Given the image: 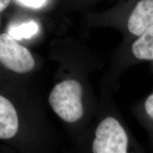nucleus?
<instances>
[{"mask_svg": "<svg viewBox=\"0 0 153 153\" xmlns=\"http://www.w3.org/2000/svg\"><path fill=\"white\" fill-rule=\"evenodd\" d=\"M82 88L74 79L65 80L57 84L49 96V104L55 114L68 123L78 121L83 116Z\"/></svg>", "mask_w": 153, "mask_h": 153, "instance_id": "1", "label": "nucleus"}, {"mask_svg": "<svg viewBox=\"0 0 153 153\" xmlns=\"http://www.w3.org/2000/svg\"><path fill=\"white\" fill-rule=\"evenodd\" d=\"M128 138L126 132L116 118L107 117L97 126L92 143L94 153L127 152Z\"/></svg>", "mask_w": 153, "mask_h": 153, "instance_id": "2", "label": "nucleus"}, {"mask_svg": "<svg viewBox=\"0 0 153 153\" xmlns=\"http://www.w3.org/2000/svg\"><path fill=\"white\" fill-rule=\"evenodd\" d=\"M0 63L11 71L24 74L35 67L33 55L9 33L0 34Z\"/></svg>", "mask_w": 153, "mask_h": 153, "instance_id": "3", "label": "nucleus"}, {"mask_svg": "<svg viewBox=\"0 0 153 153\" xmlns=\"http://www.w3.org/2000/svg\"><path fill=\"white\" fill-rule=\"evenodd\" d=\"M130 33L138 37L153 25V0H135L126 19Z\"/></svg>", "mask_w": 153, "mask_h": 153, "instance_id": "4", "label": "nucleus"}, {"mask_svg": "<svg viewBox=\"0 0 153 153\" xmlns=\"http://www.w3.org/2000/svg\"><path fill=\"white\" fill-rule=\"evenodd\" d=\"M19 118L11 101L0 95V139H10L18 132Z\"/></svg>", "mask_w": 153, "mask_h": 153, "instance_id": "5", "label": "nucleus"}, {"mask_svg": "<svg viewBox=\"0 0 153 153\" xmlns=\"http://www.w3.org/2000/svg\"><path fill=\"white\" fill-rule=\"evenodd\" d=\"M132 52L138 60L153 61V25L137 37L132 45Z\"/></svg>", "mask_w": 153, "mask_h": 153, "instance_id": "6", "label": "nucleus"}, {"mask_svg": "<svg viewBox=\"0 0 153 153\" xmlns=\"http://www.w3.org/2000/svg\"><path fill=\"white\" fill-rule=\"evenodd\" d=\"M38 30H39V26L37 23L33 21H30L19 26H12L9 28L8 33L16 41H19L23 38L28 39L31 38L38 33Z\"/></svg>", "mask_w": 153, "mask_h": 153, "instance_id": "7", "label": "nucleus"}, {"mask_svg": "<svg viewBox=\"0 0 153 153\" xmlns=\"http://www.w3.org/2000/svg\"><path fill=\"white\" fill-rule=\"evenodd\" d=\"M17 2L30 9H41L45 7L48 0H16Z\"/></svg>", "mask_w": 153, "mask_h": 153, "instance_id": "8", "label": "nucleus"}, {"mask_svg": "<svg viewBox=\"0 0 153 153\" xmlns=\"http://www.w3.org/2000/svg\"><path fill=\"white\" fill-rule=\"evenodd\" d=\"M144 110L146 116L153 123V93L149 95L145 99Z\"/></svg>", "mask_w": 153, "mask_h": 153, "instance_id": "9", "label": "nucleus"}, {"mask_svg": "<svg viewBox=\"0 0 153 153\" xmlns=\"http://www.w3.org/2000/svg\"><path fill=\"white\" fill-rule=\"evenodd\" d=\"M11 0H0V12L4 10L10 4Z\"/></svg>", "mask_w": 153, "mask_h": 153, "instance_id": "10", "label": "nucleus"}]
</instances>
